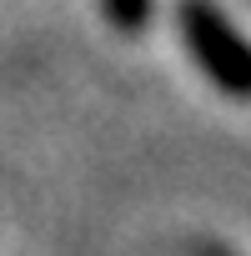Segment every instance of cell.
<instances>
[{
	"instance_id": "cell-2",
	"label": "cell",
	"mask_w": 251,
	"mask_h": 256,
	"mask_svg": "<svg viewBox=\"0 0 251 256\" xmlns=\"http://www.w3.org/2000/svg\"><path fill=\"white\" fill-rule=\"evenodd\" d=\"M100 6H106L110 26H116V30H126V36L146 30V20H151V0H100Z\"/></svg>"
},
{
	"instance_id": "cell-1",
	"label": "cell",
	"mask_w": 251,
	"mask_h": 256,
	"mask_svg": "<svg viewBox=\"0 0 251 256\" xmlns=\"http://www.w3.org/2000/svg\"><path fill=\"white\" fill-rule=\"evenodd\" d=\"M176 16H181L186 50L211 76V86H221L231 100H241L251 90V50L236 36V26L226 20V10L216 6V0H181Z\"/></svg>"
}]
</instances>
